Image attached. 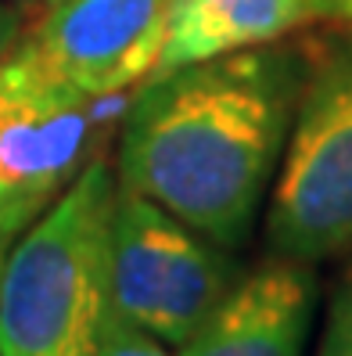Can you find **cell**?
Masks as SVG:
<instances>
[{
	"label": "cell",
	"mask_w": 352,
	"mask_h": 356,
	"mask_svg": "<svg viewBox=\"0 0 352 356\" xmlns=\"http://www.w3.org/2000/svg\"><path fill=\"white\" fill-rule=\"evenodd\" d=\"M309 61L266 44L144 79L119 134V187L151 198L219 248L255 230Z\"/></svg>",
	"instance_id": "obj_1"
},
{
	"label": "cell",
	"mask_w": 352,
	"mask_h": 356,
	"mask_svg": "<svg viewBox=\"0 0 352 356\" xmlns=\"http://www.w3.org/2000/svg\"><path fill=\"white\" fill-rule=\"evenodd\" d=\"M115 191L112 162L94 155L69 191L8 248L0 356H101L112 313Z\"/></svg>",
	"instance_id": "obj_2"
},
{
	"label": "cell",
	"mask_w": 352,
	"mask_h": 356,
	"mask_svg": "<svg viewBox=\"0 0 352 356\" xmlns=\"http://www.w3.org/2000/svg\"><path fill=\"white\" fill-rule=\"evenodd\" d=\"M266 245L309 266L352 248V36L309 61L270 187Z\"/></svg>",
	"instance_id": "obj_3"
},
{
	"label": "cell",
	"mask_w": 352,
	"mask_h": 356,
	"mask_svg": "<svg viewBox=\"0 0 352 356\" xmlns=\"http://www.w3.org/2000/svg\"><path fill=\"white\" fill-rule=\"evenodd\" d=\"M237 277L231 248L212 245L130 187L115 191L108 284L122 321L180 349Z\"/></svg>",
	"instance_id": "obj_4"
},
{
	"label": "cell",
	"mask_w": 352,
	"mask_h": 356,
	"mask_svg": "<svg viewBox=\"0 0 352 356\" xmlns=\"http://www.w3.org/2000/svg\"><path fill=\"white\" fill-rule=\"evenodd\" d=\"M94 97L58 76L29 36L0 61V245L11 248L94 159Z\"/></svg>",
	"instance_id": "obj_5"
},
{
	"label": "cell",
	"mask_w": 352,
	"mask_h": 356,
	"mask_svg": "<svg viewBox=\"0 0 352 356\" xmlns=\"http://www.w3.org/2000/svg\"><path fill=\"white\" fill-rule=\"evenodd\" d=\"M173 0H58L29 44L87 97L130 90L158 69Z\"/></svg>",
	"instance_id": "obj_6"
},
{
	"label": "cell",
	"mask_w": 352,
	"mask_h": 356,
	"mask_svg": "<svg viewBox=\"0 0 352 356\" xmlns=\"http://www.w3.org/2000/svg\"><path fill=\"white\" fill-rule=\"evenodd\" d=\"M313 317V266L274 256L237 277L176 356H305Z\"/></svg>",
	"instance_id": "obj_7"
},
{
	"label": "cell",
	"mask_w": 352,
	"mask_h": 356,
	"mask_svg": "<svg viewBox=\"0 0 352 356\" xmlns=\"http://www.w3.org/2000/svg\"><path fill=\"white\" fill-rule=\"evenodd\" d=\"M305 18V0H173L155 72L277 44Z\"/></svg>",
	"instance_id": "obj_8"
},
{
	"label": "cell",
	"mask_w": 352,
	"mask_h": 356,
	"mask_svg": "<svg viewBox=\"0 0 352 356\" xmlns=\"http://www.w3.org/2000/svg\"><path fill=\"white\" fill-rule=\"evenodd\" d=\"M317 356H352V266L330 296Z\"/></svg>",
	"instance_id": "obj_9"
},
{
	"label": "cell",
	"mask_w": 352,
	"mask_h": 356,
	"mask_svg": "<svg viewBox=\"0 0 352 356\" xmlns=\"http://www.w3.org/2000/svg\"><path fill=\"white\" fill-rule=\"evenodd\" d=\"M101 356H169L158 339H151L148 331L133 327L130 321H122L119 313H108L105 324V342H101Z\"/></svg>",
	"instance_id": "obj_10"
},
{
	"label": "cell",
	"mask_w": 352,
	"mask_h": 356,
	"mask_svg": "<svg viewBox=\"0 0 352 356\" xmlns=\"http://www.w3.org/2000/svg\"><path fill=\"white\" fill-rule=\"evenodd\" d=\"M26 36V18H22V8L11 4V0H0V61H4L18 40Z\"/></svg>",
	"instance_id": "obj_11"
},
{
	"label": "cell",
	"mask_w": 352,
	"mask_h": 356,
	"mask_svg": "<svg viewBox=\"0 0 352 356\" xmlns=\"http://www.w3.org/2000/svg\"><path fill=\"white\" fill-rule=\"evenodd\" d=\"M309 15H324V18H342L352 26V0H305Z\"/></svg>",
	"instance_id": "obj_12"
},
{
	"label": "cell",
	"mask_w": 352,
	"mask_h": 356,
	"mask_svg": "<svg viewBox=\"0 0 352 356\" xmlns=\"http://www.w3.org/2000/svg\"><path fill=\"white\" fill-rule=\"evenodd\" d=\"M4 259H8V248H0V277H4Z\"/></svg>",
	"instance_id": "obj_13"
},
{
	"label": "cell",
	"mask_w": 352,
	"mask_h": 356,
	"mask_svg": "<svg viewBox=\"0 0 352 356\" xmlns=\"http://www.w3.org/2000/svg\"><path fill=\"white\" fill-rule=\"evenodd\" d=\"M44 4H58V0H44Z\"/></svg>",
	"instance_id": "obj_14"
},
{
	"label": "cell",
	"mask_w": 352,
	"mask_h": 356,
	"mask_svg": "<svg viewBox=\"0 0 352 356\" xmlns=\"http://www.w3.org/2000/svg\"><path fill=\"white\" fill-rule=\"evenodd\" d=\"M18 4H29V0H18Z\"/></svg>",
	"instance_id": "obj_15"
},
{
	"label": "cell",
	"mask_w": 352,
	"mask_h": 356,
	"mask_svg": "<svg viewBox=\"0 0 352 356\" xmlns=\"http://www.w3.org/2000/svg\"><path fill=\"white\" fill-rule=\"evenodd\" d=\"M0 248H4V245H0Z\"/></svg>",
	"instance_id": "obj_16"
}]
</instances>
